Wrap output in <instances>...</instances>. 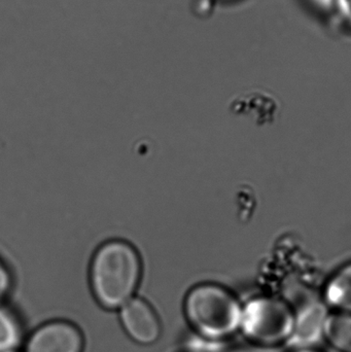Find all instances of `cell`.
I'll list each match as a JSON object with an SVG mask.
<instances>
[{"label":"cell","instance_id":"obj_1","mask_svg":"<svg viewBox=\"0 0 351 352\" xmlns=\"http://www.w3.org/2000/svg\"><path fill=\"white\" fill-rule=\"evenodd\" d=\"M142 263L129 242L113 239L101 244L89 268L91 293L106 309H120L139 291Z\"/></svg>","mask_w":351,"mask_h":352},{"label":"cell","instance_id":"obj_2","mask_svg":"<svg viewBox=\"0 0 351 352\" xmlns=\"http://www.w3.org/2000/svg\"><path fill=\"white\" fill-rule=\"evenodd\" d=\"M242 307L234 294L208 281L193 285L183 301L190 324L210 340H223L239 332Z\"/></svg>","mask_w":351,"mask_h":352},{"label":"cell","instance_id":"obj_3","mask_svg":"<svg viewBox=\"0 0 351 352\" xmlns=\"http://www.w3.org/2000/svg\"><path fill=\"white\" fill-rule=\"evenodd\" d=\"M294 320V308L288 302L261 296L243 305L239 332L247 340L261 346L286 344L292 336Z\"/></svg>","mask_w":351,"mask_h":352},{"label":"cell","instance_id":"obj_4","mask_svg":"<svg viewBox=\"0 0 351 352\" xmlns=\"http://www.w3.org/2000/svg\"><path fill=\"white\" fill-rule=\"evenodd\" d=\"M294 308L295 320L292 336L286 344L293 349H317L325 340L326 324L329 318L330 308L323 298H305Z\"/></svg>","mask_w":351,"mask_h":352},{"label":"cell","instance_id":"obj_5","mask_svg":"<svg viewBox=\"0 0 351 352\" xmlns=\"http://www.w3.org/2000/svg\"><path fill=\"white\" fill-rule=\"evenodd\" d=\"M84 339L74 324L63 320L47 322L29 337L25 352H82Z\"/></svg>","mask_w":351,"mask_h":352},{"label":"cell","instance_id":"obj_6","mask_svg":"<svg viewBox=\"0 0 351 352\" xmlns=\"http://www.w3.org/2000/svg\"><path fill=\"white\" fill-rule=\"evenodd\" d=\"M120 318L124 330L130 338L139 344H152L160 337L161 327L158 316L144 298H132L122 306L120 308Z\"/></svg>","mask_w":351,"mask_h":352},{"label":"cell","instance_id":"obj_7","mask_svg":"<svg viewBox=\"0 0 351 352\" xmlns=\"http://www.w3.org/2000/svg\"><path fill=\"white\" fill-rule=\"evenodd\" d=\"M323 299L335 311L351 314V262L344 265L327 281Z\"/></svg>","mask_w":351,"mask_h":352},{"label":"cell","instance_id":"obj_8","mask_svg":"<svg viewBox=\"0 0 351 352\" xmlns=\"http://www.w3.org/2000/svg\"><path fill=\"white\" fill-rule=\"evenodd\" d=\"M325 340L337 351L351 352V314H330L326 324Z\"/></svg>","mask_w":351,"mask_h":352},{"label":"cell","instance_id":"obj_9","mask_svg":"<svg viewBox=\"0 0 351 352\" xmlns=\"http://www.w3.org/2000/svg\"><path fill=\"white\" fill-rule=\"evenodd\" d=\"M22 330L12 310L0 302V352H16L21 343Z\"/></svg>","mask_w":351,"mask_h":352},{"label":"cell","instance_id":"obj_10","mask_svg":"<svg viewBox=\"0 0 351 352\" xmlns=\"http://www.w3.org/2000/svg\"><path fill=\"white\" fill-rule=\"evenodd\" d=\"M14 285V274L5 261L0 256V302L8 297Z\"/></svg>","mask_w":351,"mask_h":352},{"label":"cell","instance_id":"obj_11","mask_svg":"<svg viewBox=\"0 0 351 352\" xmlns=\"http://www.w3.org/2000/svg\"><path fill=\"white\" fill-rule=\"evenodd\" d=\"M344 22L351 26V0H335V8Z\"/></svg>","mask_w":351,"mask_h":352},{"label":"cell","instance_id":"obj_12","mask_svg":"<svg viewBox=\"0 0 351 352\" xmlns=\"http://www.w3.org/2000/svg\"><path fill=\"white\" fill-rule=\"evenodd\" d=\"M309 1L321 10H330L335 8V0H309Z\"/></svg>","mask_w":351,"mask_h":352},{"label":"cell","instance_id":"obj_13","mask_svg":"<svg viewBox=\"0 0 351 352\" xmlns=\"http://www.w3.org/2000/svg\"><path fill=\"white\" fill-rule=\"evenodd\" d=\"M293 352H321L317 351V349H297V351H293Z\"/></svg>","mask_w":351,"mask_h":352}]
</instances>
